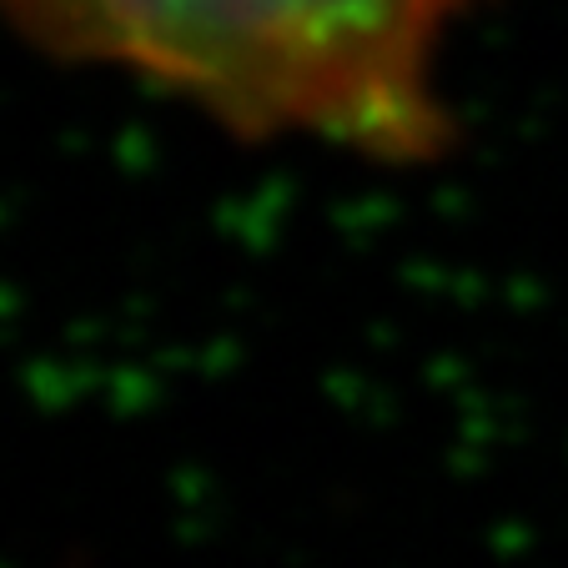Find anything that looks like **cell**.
I'll return each instance as SVG.
<instances>
[{"instance_id": "1", "label": "cell", "mask_w": 568, "mask_h": 568, "mask_svg": "<svg viewBox=\"0 0 568 568\" xmlns=\"http://www.w3.org/2000/svg\"><path fill=\"white\" fill-rule=\"evenodd\" d=\"M468 0H0L41 51L192 97L242 136H327L377 161L448 141L433 55Z\"/></svg>"}]
</instances>
